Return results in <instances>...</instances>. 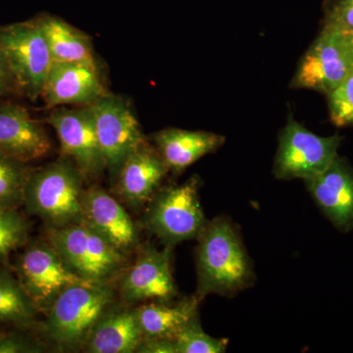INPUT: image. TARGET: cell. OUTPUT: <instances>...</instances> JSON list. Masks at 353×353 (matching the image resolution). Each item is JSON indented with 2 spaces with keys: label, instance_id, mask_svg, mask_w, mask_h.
<instances>
[{
  "label": "cell",
  "instance_id": "cell-30",
  "mask_svg": "<svg viewBox=\"0 0 353 353\" xmlns=\"http://www.w3.org/2000/svg\"><path fill=\"white\" fill-rule=\"evenodd\" d=\"M15 94H17L15 82H14L12 74L9 70L3 52L0 48V99Z\"/></svg>",
  "mask_w": 353,
  "mask_h": 353
},
{
  "label": "cell",
  "instance_id": "cell-22",
  "mask_svg": "<svg viewBox=\"0 0 353 353\" xmlns=\"http://www.w3.org/2000/svg\"><path fill=\"white\" fill-rule=\"evenodd\" d=\"M38 312L18 279L0 270V325L29 326Z\"/></svg>",
  "mask_w": 353,
  "mask_h": 353
},
{
  "label": "cell",
  "instance_id": "cell-1",
  "mask_svg": "<svg viewBox=\"0 0 353 353\" xmlns=\"http://www.w3.org/2000/svg\"><path fill=\"white\" fill-rule=\"evenodd\" d=\"M196 239L194 296L199 301L209 294L231 296L252 285V261L240 234L227 218L208 221Z\"/></svg>",
  "mask_w": 353,
  "mask_h": 353
},
{
  "label": "cell",
  "instance_id": "cell-5",
  "mask_svg": "<svg viewBox=\"0 0 353 353\" xmlns=\"http://www.w3.org/2000/svg\"><path fill=\"white\" fill-rule=\"evenodd\" d=\"M0 48L12 74L17 94L31 101L41 97L53 60L37 20L0 26Z\"/></svg>",
  "mask_w": 353,
  "mask_h": 353
},
{
  "label": "cell",
  "instance_id": "cell-13",
  "mask_svg": "<svg viewBox=\"0 0 353 353\" xmlns=\"http://www.w3.org/2000/svg\"><path fill=\"white\" fill-rule=\"evenodd\" d=\"M95 60L53 62L41 97L48 108L90 105L106 94Z\"/></svg>",
  "mask_w": 353,
  "mask_h": 353
},
{
  "label": "cell",
  "instance_id": "cell-23",
  "mask_svg": "<svg viewBox=\"0 0 353 353\" xmlns=\"http://www.w3.org/2000/svg\"><path fill=\"white\" fill-rule=\"evenodd\" d=\"M31 172L25 163L0 154V208L16 209L24 202Z\"/></svg>",
  "mask_w": 353,
  "mask_h": 353
},
{
  "label": "cell",
  "instance_id": "cell-9",
  "mask_svg": "<svg viewBox=\"0 0 353 353\" xmlns=\"http://www.w3.org/2000/svg\"><path fill=\"white\" fill-rule=\"evenodd\" d=\"M90 106L106 169L116 175L124 160L145 143V137L123 97L106 92Z\"/></svg>",
  "mask_w": 353,
  "mask_h": 353
},
{
  "label": "cell",
  "instance_id": "cell-11",
  "mask_svg": "<svg viewBox=\"0 0 353 353\" xmlns=\"http://www.w3.org/2000/svg\"><path fill=\"white\" fill-rule=\"evenodd\" d=\"M46 122L57 132L62 155L72 160L85 179L103 173L105 161L90 105L54 108Z\"/></svg>",
  "mask_w": 353,
  "mask_h": 353
},
{
  "label": "cell",
  "instance_id": "cell-15",
  "mask_svg": "<svg viewBox=\"0 0 353 353\" xmlns=\"http://www.w3.org/2000/svg\"><path fill=\"white\" fill-rule=\"evenodd\" d=\"M48 132L27 109L0 103V154L28 163L50 152Z\"/></svg>",
  "mask_w": 353,
  "mask_h": 353
},
{
  "label": "cell",
  "instance_id": "cell-12",
  "mask_svg": "<svg viewBox=\"0 0 353 353\" xmlns=\"http://www.w3.org/2000/svg\"><path fill=\"white\" fill-rule=\"evenodd\" d=\"M171 248L159 250L148 245L139 250L131 267L123 271L119 284L121 299L125 303L146 301H172L176 287L172 274Z\"/></svg>",
  "mask_w": 353,
  "mask_h": 353
},
{
  "label": "cell",
  "instance_id": "cell-31",
  "mask_svg": "<svg viewBox=\"0 0 353 353\" xmlns=\"http://www.w3.org/2000/svg\"><path fill=\"white\" fill-rule=\"evenodd\" d=\"M345 38H347V41L348 44H350V50H352V52L353 54V34H345Z\"/></svg>",
  "mask_w": 353,
  "mask_h": 353
},
{
  "label": "cell",
  "instance_id": "cell-2",
  "mask_svg": "<svg viewBox=\"0 0 353 353\" xmlns=\"http://www.w3.org/2000/svg\"><path fill=\"white\" fill-rule=\"evenodd\" d=\"M85 176L69 158L32 171L25 188L28 212L38 216L48 229H59L83 222Z\"/></svg>",
  "mask_w": 353,
  "mask_h": 353
},
{
  "label": "cell",
  "instance_id": "cell-29",
  "mask_svg": "<svg viewBox=\"0 0 353 353\" xmlns=\"http://www.w3.org/2000/svg\"><path fill=\"white\" fill-rule=\"evenodd\" d=\"M136 352L178 353L176 341L170 338H143Z\"/></svg>",
  "mask_w": 353,
  "mask_h": 353
},
{
  "label": "cell",
  "instance_id": "cell-27",
  "mask_svg": "<svg viewBox=\"0 0 353 353\" xmlns=\"http://www.w3.org/2000/svg\"><path fill=\"white\" fill-rule=\"evenodd\" d=\"M323 29L353 34V0H331L325 11Z\"/></svg>",
  "mask_w": 353,
  "mask_h": 353
},
{
  "label": "cell",
  "instance_id": "cell-4",
  "mask_svg": "<svg viewBox=\"0 0 353 353\" xmlns=\"http://www.w3.org/2000/svg\"><path fill=\"white\" fill-rule=\"evenodd\" d=\"M48 241L77 276L90 283H110L126 269V254L85 222L48 229Z\"/></svg>",
  "mask_w": 353,
  "mask_h": 353
},
{
  "label": "cell",
  "instance_id": "cell-19",
  "mask_svg": "<svg viewBox=\"0 0 353 353\" xmlns=\"http://www.w3.org/2000/svg\"><path fill=\"white\" fill-rule=\"evenodd\" d=\"M154 141L169 171L180 174L201 157L218 150L225 138L214 132L171 128L155 134Z\"/></svg>",
  "mask_w": 353,
  "mask_h": 353
},
{
  "label": "cell",
  "instance_id": "cell-8",
  "mask_svg": "<svg viewBox=\"0 0 353 353\" xmlns=\"http://www.w3.org/2000/svg\"><path fill=\"white\" fill-rule=\"evenodd\" d=\"M16 273L32 303L44 315L70 285L90 283L77 276L48 241L27 246L18 259Z\"/></svg>",
  "mask_w": 353,
  "mask_h": 353
},
{
  "label": "cell",
  "instance_id": "cell-14",
  "mask_svg": "<svg viewBox=\"0 0 353 353\" xmlns=\"http://www.w3.org/2000/svg\"><path fill=\"white\" fill-rule=\"evenodd\" d=\"M315 203L339 231L353 229V170L343 158L336 157L320 175L304 181Z\"/></svg>",
  "mask_w": 353,
  "mask_h": 353
},
{
  "label": "cell",
  "instance_id": "cell-25",
  "mask_svg": "<svg viewBox=\"0 0 353 353\" xmlns=\"http://www.w3.org/2000/svg\"><path fill=\"white\" fill-rule=\"evenodd\" d=\"M28 225L16 209L0 208V262L25 245Z\"/></svg>",
  "mask_w": 353,
  "mask_h": 353
},
{
  "label": "cell",
  "instance_id": "cell-6",
  "mask_svg": "<svg viewBox=\"0 0 353 353\" xmlns=\"http://www.w3.org/2000/svg\"><path fill=\"white\" fill-rule=\"evenodd\" d=\"M196 176L182 185L161 190L153 196L146 210L148 229L166 246L196 239L206 221L199 199Z\"/></svg>",
  "mask_w": 353,
  "mask_h": 353
},
{
  "label": "cell",
  "instance_id": "cell-21",
  "mask_svg": "<svg viewBox=\"0 0 353 353\" xmlns=\"http://www.w3.org/2000/svg\"><path fill=\"white\" fill-rule=\"evenodd\" d=\"M48 41L53 62L94 60L92 39L62 18L41 14L34 18Z\"/></svg>",
  "mask_w": 353,
  "mask_h": 353
},
{
  "label": "cell",
  "instance_id": "cell-24",
  "mask_svg": "<svg viewBox=\"0 0 353 353\" xmlns=\"http://www.w3.org/2000/svg\"><path fill=\"white\" fill-rule=\"evenodd\" d=\"M174 340L178 353H223L228 345L226 339L213 338L203 331L199 316L188 323Z\"/></svg>",
  "mask_w": 353,
  "mask_h": 353
},
{
  "label": "cell",
  "instance_id": "cell-3",
  "mask_svg": "<svg viewBox=\"0 0 353 353\" xmlns=\"http://www.w3.org/2000/svg\"><path fill=\"white\" fill-rule=\"evenodd\" d=\"M115 301L111 282L70 285L46 312L43 333L61 350L83 348L97 323L115 305Z\"/></svg>",
  "mask_w": 353,
  "mask_h": 353
},
{
  "label": "cell",
  "instance_id": "cell-16",
  "mask_svg": "<svg viewBox=\"0 0 353 353\" xmlns=\"http://www.w3.org/2000/svg\"><path fill=\"white\" fill-rule=\"evenodd\" d=\"M83 214V222L125 254L138 245V231L134 221L120 202L102 188L92 185L85 190Z\"/></svg>",
  "mask_w": 353,
  "mask_h": 353
},
{
  "label": "cell",
  "instance_id": "cell-28",
  "mask_svg": "<svg viewBox=\"0 0 353 353\" xmlns=\"http://www.w3.org/2000/svg\"><path fill=\"white\" fill-rule=\"evenodd\" d=\"M41 352H43V347L25 336H18V334L0 336V353Z\"/></svg>",
  "mask_w": 353,
  "mask_h": 353
},
{
  "label": "cell",
  "instance_id": "cell-7",
  "mask_svg": "<svg viewBox=\"0 0 353 353\" xmlns=\"http://www.w3.org/2000/svg\"><path fill=\"white\" fill-rule=\"evenodd\" d=\"M341 138L320 137L292 117L279 137L274 175L281 180L309 179L320 175L338 157Z\"/></svg>",
  "mask_w": 353,
  "mask_h": 353
},
{
  "label": "cell",
  "instance_id": "cell-17",
  "mask_svg": "<svg viewBox=\"0 0 353 353\" xmlns=\"http://www.w3.org/2000/svg\"><path fill=\"white\" fill-rule=\"evenodd\" d=\"M168 171L159 152L143 143L121 165L116 190L129 205L139 208L157 194Z\"/></svg>",
  "mask_w": 353,
  "mask_h": 353
},
{
  "label": "cell",
  "instance_id": "cell-26",
  "mask_svg": "<svg viewBox=\"0 0 353 353\" xmlns=\"http://www.w3.org/2000/svg\"><path fill=\"white\" fill-rule=\"evenodd\" d=\"M330 116L339 127L353 126V71L328 94Z\"/></svg>",
  "mask_w": 353,
  "mask_h": 353
},
{
  "label": "cell",
  "instance_id": "cell-20",
  "mask_svg": "<svg viewBox=\"0 0 353 353\" xmlns=\"http://www.w3.org/2000/svg\"><path fill=\"white\" fill-rule=\"evenodd\" d=\"M199 303L194 296L176 303L150 301L134 307L143 338H175L188 323L199 316Z\"/></svg>",
  "mask_w": 353,
  "mask_h": 353
},
{
  "label": "cell",
  "instance_id": "cell-10",
  "mask_svg": "<svg viewBox=\"0 0 353 353\" xmlns=\"http://www.w3.org/2000/svg\"><path fill=\"white\" fill-rule=\"evenodd\" d=\"M353 71V54L345 34L322 29L301 58L292 88L328 94Z\"/></svg>",
  "mask_w": 353,
  "mask_h": 353
},
{
  "label": "cell",
  "instance_id": "cell-18",
  "mask_svg": "<svg viewBox=\"0 0 353 353\" xmlns=\"http://www.w3.org/2000/svg\"><path fill=\"white\" fill-rule=\"evenodd\" d=\"M143 339L136 308L126 303L113 305L97 323L83 350L90 353L136 352Z\"/></svg>",
  "mask_w": 353,
  "mask_h": 353
}]
</instances>
